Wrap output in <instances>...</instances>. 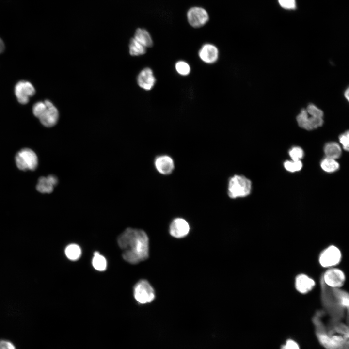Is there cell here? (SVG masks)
Segmentation results:
<instances>
[{
    "mask_svg": "<svg viewBox=\"0 0 349 349\" xmlns=\"http://www.w3.org/2000/svg\"><path fill=\"white\" fill-rule=\"evenodd\" d=\"M320 166L326 172L333 173L339 169V164L335 159L326 157L321 162Z\"/></svg>",
    "mask_w": 349,
    "mask_h": 349,
    "instance_id": "22",
    "label": "cell"
},
{
    "mask_svg": "<svg viewBox=\"0 0 349 349\" xmlns=\"http://www.w3.org/2000/svg\"><path fill=\"white\" fill-rule=\"evenodd\" d=\"M349 88H347L344 93V96H345V98L347 99V100H349Z\"/></svg>",
    "mask_w": 349,
    "mask_h": 349,
    "instance_id": "33",
    "label": "cell"
},
{
    "mask_svg": "<svg viewBox=\"0 0 349 349\" xmlns=\"http://www.w3.org/2000/svg\"><path fill=\"white\" fill-rule=\"evenodd\" d=\"M176 72L180 75L186 76L190 72V67L185 61H179L175 64Z\"/></svg>",
    "mask_w": 349,
    "mask_h": 349,
    "instance_id": "24",
    "label": "cell"
},
{
    "mask_svg": "<svg viewBox=\"0 0 349 349\" xmlns=\"http://www.w3.org/2000/svg\"><path fill=\"white\" fill-rule=\"evenodd\" d=\"M122 250V257L127 262L136 264L146 260L149 256V239L143 230L127 228L117 238Z\"/></svg>",
    "mask_w": 349,
    "mask_h": 349,
    "instance_id": "1",
    "label": "cell"
},
{
    "mask_svg": "<svg viewBox=\"0 0 349 349\" xmlns=\"http://www.w3.org/2000/svg\"><path fill=\"white\" fill-rule=\"evenodd\" d=\"M186 19L191 27L199 28L204 26L208 22L210 16L208 11L205 8L199 6H193L187 10Z\"/></svg>",
    "mask_w": 349,
    "mask_h": 349,
    "instance_id": "5",
    "label": "cell"
},
{
    "mask_svg": "<svg viewBox=\"0 0 349 349\" xmlns=\"http://www.w3.org/2000/svg\"><path fill=\"white\" fill-rule=\"evenodd\" d=\"M188 222L184 219L177 218L171 222L169 232L170 235L176 238H182L186 236L190 231Z\"/></svg>",
    "mask_w": 349,
    "mask_h": 349,
    "instance_id": "13",
    "label": "cell"
},
{
    "mask_svg": "<svg viewBox=\"0 0 349 349\" xmlns=\"http://www.w3.org/2000/svg\"><path fill=\"white\" fill-rule=\"evenodd\" d=\"M154 165L157 171L164 175L170 174L174 167L172 158L166 155L157 157L155 159Z\"/></svg>",
    "mask_w": 349,
    "mask_h": 349,
    "instance_id": "15",
    "label": "cell"
},
{
    "mask_svg": "<svg viewBox=\"0 0 349 349\" xmlns=\"http://www.w3.org/2000/svg\"><path fill=\"white\" fill-rule=\"evenodd\" d=\"M92 265L95 270L98 271H104L107 267L106 260L98 252H95L92 259Z\"/></svg>",
    "mask_w": 349,
    "mask_h": 349,
    "instance_id": "23",
    "label": "cell"
},
{
    "mask_svg": "<svg viewBox=\"0 0 349 349\" xmlns=\"http://www.w3.org/2000/svg\"><path fill=\"white\" fill-rule=\"evenodd\" d=\"M35 93L33 86L29 82L20 81L15 86V93L18 101L22 104H27L30 97Z\"/></svg>",
    "mask_w": 349,
    "mask_h": 349,
    "instance_id": "11",
    "label": "cell"
},
{
    "mask_svg": "<svg viewBox=\"0 0 349 349\" xmlns=\"http://www.w3.org/2000/svg\"><path fill=\"white\" fill-rule=\"evenodd\" d=\"M306 110L308 114L310 116L321 118L323 117V111L313 104H309Z\"/></svg>",
    "mask_w": 349,
    "mask_h": 349,
    "instance_id": "27",
    "label": "cell"
},
{
    "mask_svg": "<svg viewBox=\"0 0 349 349\" xmlns=\"http://www.w3.org/2000/svg\"><path fill=\"white\" fill-rule=\"evenodd\" d=\"M198 55L203 62L207 64H212L218 59L219 50L214 45L211 43H205L199 49Z\"/></svg>",
    "mask_w": 349,
    "mask_h": 349,
    "instance_id": "12",
    "label": "cell"
},
{
    "mask_svg": "<svg viewBox=\"0 0 349 349\" xmlns=\"http://www.w3.org/2000/svg\"><path fill=\"white\" fill-rule=\"evenodd\" d=\"M296 120L299 126L307 130H311L317 128L323 124V118L310 116L306 109H302L300 113L297 116Z\"/></svg>",
    "mask_w": 349,
    "mask_h": 349,
    "instance_id": "10",
    "label": "cell"
},
{
    "mask_svg": "<svg viewBox=\"0 0 349 349\" xmlns=\"http://www.w3.org/2000/svg\"><path fill=\"white\" fill-rule=\"evenodd\" d=\"M4 44L2 40L0 38V53H2L4 49Z\"/></svg>",
    "mask_w": 349,
    "mask_h": 349,
    "instance_id": "32",
    "label": "cell"
},
{
    "mask_svg": "<svg viewBox=\"0 0 349 349\" xmlns=\"http://www.w3.org/2000/svg\"><path fill=\"white\" fill-rule=\"evenodd\" d=\"M349 134L348 130L345 131L339 137L340 143L342 145L344 149L347 151H349Z\"/></svg>",
    "mask_w": 349,
    "mask_h": 349,
    "instance_id": "28",
    "label": "cell"
},
{
    "mask_svg": "<svg viewBox=\"0 0 349 349\" xmlns=\"http://www.w3.org/2000/svg\"><path fill=\"white\" fill-rule=\"evenodd\" d=\"M16 163L17 167L21 170H34L38 165V158L33 151L24 148L16 155Z\"/></svg>",
    "mask_w": 349,
    "mask_h": 349,
    "instance_id": "6",
    "label": "cell"
},
{
    "mask_svg": "<svg viewBox=\"0 0 349 349\" xmlns=\"http://www.w3.org/2000/svg\"><path fill=\"white\" fill-rule=\"evenodd\" d=\"M33 114L38 118L42 125L47 127L54 126L58 122L59 112L53 103L48 100L38 102L33 107Z\"/></svg>",
    "mask_w": 349,
    "mask_h": 349,
    "instance_id": "3",
    "label": "cell"
},
{
    "mask_svg": "<svg viewBox=\"0 0 349 349\" xmlns=\"http://www.w3.org/2000/svg\"><path fill=\"white\" fill-rule=\"evenodd\" d=\"M321 299L326 314L330 317L329 321L341 322L348 310L349 295L339 288L327 286L321 278Z\"/></svg>",
    "mask_w": 349,
    "mask_h": 349,
    "instance_id": "2",
    "label": "cell"
},
{
    "mask_svg": "<svg viewBox=\"0 0 349 349\" xmlns=\"http://www.w3.org/2000/svg\"><path fill=\"white\" fill-rule=\"evenodd\" d=\"M324 283L332 288H339L344 283L345 276L343 272L337 268H330L321 277Z\"/></svg>",
    "mask_w": 349,
    "mask_h": 349,
    "instance_id": "9",
    "label": "cell"
},
{
    "mask_svg": "<svg viewBox=\"0 0 349 349\" xmlns=\"http://www.w3.org/2000/svg\"><path fill=\"white\" fill-rule=\"evenodd\" d=\"M289 155L292 160H300L303 158L304 153L302 148L300 147L295 146L289 150Z\"/></svg>",
    "mask_w": 349,
    "mask_h": 349,
    "instance_id": "26",
    "label": "cell"
},
{
    "mask_svg": "<svg viewBox=\"0 0 349 349\" xmlns=\"http://www.w3.org/2000/svg\"><path fill=\"white\" fill-rule=\"evenodd\" d=\"M134 297L140 303L145 304L151 302L155 297V291L146 280L139 281L134 286Z\"/></svg>",
    "mask_w": 349,
    "mask_h": 349,
    "instance_id": "7",
    "label": "cell"
},
{
    "mask_svg": "<svg viewBox=\"0 0 349 349\" xmlns=\"http://www.w3.org/2000/svg\"><path fill=\"white\" fill-rule=\"evenodd\" d=\"M58 182L57 178L53 175L48 177H41L38 181L36 185L37 190L43 193H50L52 192L54 186Z\"/></svg>",
    "mask_w": 349,
    "mask_h": 349,
    "instance_id": "16",
    "label": "cell"
},
{
    "mask_svg": "<svg viewBox=\"0 0 349 349\" xmlns=\"http://www.w3.org/2000/svg\"><path fill=\"white\" fill-rule=\"evenodd\" d=\"M280 5L286 9H293L295 7V0H278Z\"/></svg>",
    "mask_w": 349,
    "mask_h": 349,
    "instance_id": "31",
    "label": "cell"
},
{
    "mask_svg": "<svg viewBox=\"0 0 349 349\" xmlns=\"http://www.w3.org/2000/svg\"><path fill=\"white\" fill-rule=\"evenodd\" d=\"M341 259V253L336 246L331 245L324 250L319 257L320 265L323 267L332 268L338 264Z\"/></svg>",
    "mask_w": 349,
    "mask_h": 349,
    "instance_id": "8",
    "label": "cell"
},
{
    "mask_svg": "<svg viewBox=\"0 0 349 349\" xmlns=\"http://www.w3.org/2000/svg\"><path fill=\"white\" fill-rule=\"evenodd\" d=\"M129 52L131 56H140L146 53V48L132 38L130 39L129 44Z\"/></svg>",
    "mask_w": 349,
    "mask_h": 349,
    "instance_id": "20",
    "label": "cell"
},
{
    "mask_svg": "<svg viewBox=\"0 0 349 349\" xmlns=\"http://www.w3.org/2000/svg\"><path fill=\"white\" fill-rule=\"evenodd\" d=\"M134 38L146 48L153 46L152 37L148 31L145 29L138 28L135 31Z\"/></svg>",
    "mask_w": 349,
    "mask_h": 349,
    "instance_id": "18",
    "label": "cell"
},
{
    "mask_svg": "<svg viewBox=\"0 0 349 349\" xmlns=\"http://www.w3.org/2000/svg\"><path fill=\"white\" fill-rule=\"evenodd\" d=\"M137 81L139 87L146 91H149L153 88L156 80L152 70L149 67H146L139 73Z\"/></svg>",
    "mask_w": 349,
    "mask_h": 349,
    "instance_id": "14",
    "label": "cell"
},
{
    "mask_svg": "<svg viewBox=\"0 0 349 349\" xmlns=\"http://www.w3.org/2000/svg\"><path fill=\"white\" fill-rule=\"evenodd\" d=\"M286 170L290 172H295L301 170L302 164L301 160H287L284 163Z\"/></svg>",
    "mask_w": 349,
    "mask_h": 349,
    "instance_id": "25",
    "label": "cell"
},
{
    "mask_svg": "<svg viewBox=\"0 0 349 349\" xmlns=\"http://www.w3.org/2000/svg\"><path fill=\"white\" fill-rule=\"evenodd\" d=\"M324 152L326 158L335 159L341 156V149L337 143L329 142L324 146Z\"/></svg>",
    "mask_w": 349,
    "mask_h": 349,
    "instance_id": "19",
    "label": "cell"
},
{
    "mask_svg": "<svg viewBox=\"0 0 349 349\" xmlns=\"http://www.w3.org/2000/svg\"><path fill=\"white\" fill-rule=\"evenodd\" d=\"M0 349H16L15 345L6 339L0 340Z\"/></svg>",
    "mask_w": 349,
    "mask_h": 349,
    "instance_id": "30",
    "label": "cell"
},
{
    "mask_svg": "<svg viewBox=\"0 0 349 349\" xmlns=\"http://www.w3.org/2000/svg\"><path fill=\"white\" fill-rule=\"evenodd\" d=\"M281 349H300V347L296 341L288 339L286 341L285 344L281 346Z\"/></svg>",
    "mask_w": 349,
    "mask_h": 349,
    "instance_id": "29",
    "label": "cell"
},
{
    "mask_svg": "<svg viewBox=\"0 0 349 349\" xmlns=\"http://www.w3.org/2000/svg\"><path fill=\"white\" fill-rule=\"evenodd\" d=\"M315 285V281L307 275H298L295 279V287L300 293L305 294L311 290Z\"/></svg>",
    "mask_w": 349,
    "mask_h": 349,
    "instance_id": "17",
    "label": "cell"
},
{
    "mask_svg": "<svg viewBox=\"0 0 349 349\" xmlns=\"http://www.w3.org/2000/svg\"><path fill=\"white\" fill-rule=\"evenodd\" d=\"M65 254L69 259L74 261L78 260L80 257L81 250L78 245L71 244L66 247Z\"/></svg>",
    "mask_w": 349,
    "mask_h": 349,
    "instance_id": "21",
    "label": "cell"
},
{
    "mask_svg": "<svg viewBox=\"0 0 349 349\" xmlns=\"http://www.w3.org/2000/svg\"><path fill=\"white\" fill-rule=\"evenodd\" d=\"M252 190V182L243 175H234L228 182V195L232 199L249 195Z\"/></svg>",
    "mask_w": 349,
    "mask_h": 349,
    "instance_id": "4",
    "label": "cell"
}]
</instances>
